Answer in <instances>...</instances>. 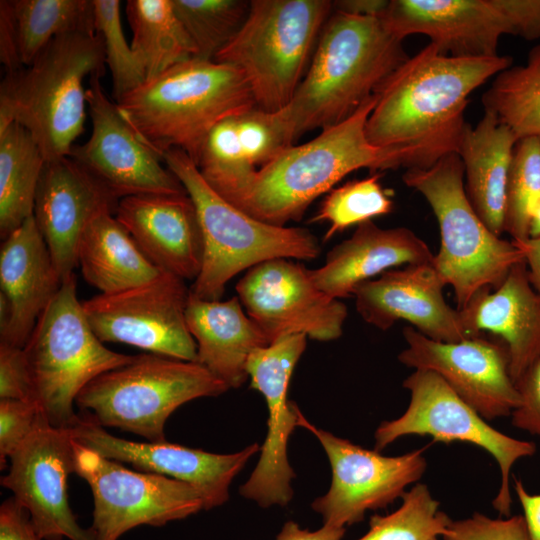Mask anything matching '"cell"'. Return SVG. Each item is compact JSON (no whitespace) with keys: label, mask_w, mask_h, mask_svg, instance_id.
<instances>
[{"label":"cell","mask_w":540,"mask_h":540,"mask_svg":"<svg viewBox=\"0 0 540 540\" xmlns=\"http://www.w3.org/2000/svg\"><path fill=\"white\" fill-rule=\"evenodd\" d=\"M510 66L508 56L454 57L429 43L376 90L367 139L376 147L403 151L407 170L428 169L442 157L458 154L469 124V95Z\"/></svg>","instance_id":"6da1fadb"},{"label":"cell","mask_w":540,"mask_h":540,"mask_svg":"<svg viewBox=\"0 0 540 540\" xmlns=\"http://www.w3.org/2000/svg\"><path fill=\"white\" fill-rule=\"evenodd\" d=\"M409 57L380 17L334 10L291 101L274 112L288 145L349 118Z\"/></svg>","instance_id":"7a4b0ae2"},{"label":"cell","mask_w":540,"mask_h":540,"mask_svg":"<svg viewBox=\"0 0 540 540\" xmlns=\"http://www.w3.org/2000/svg\"><path fill=\"white\" fill-rule=\"evenodd\" d=\"M376 99L374 94L349 118L312 140L284 149L257 170L233 205L260 221L285 226L300 221L317 197L356 170L405 168L403 151L376 147L367 139L366 122Z\"/></svg>","instance_id":"3957f363"},{"label":"cell","mask_w":540,"mask_h":540,"mask_svg":"<svg viewBox=\"0 0 540 540\" xmlns=\"http://www.w3.org/2000/svg\"><path fill=\"white\" fill-rule=\"evenodd\" d=\"M116 105L138 138L158 156L176 148L195 164L219 122L256 106L239 69L199 58L145 80Z\"/></svg>","instance_id":"277c9868"},{"label":"cell","mask_w":540,"mask_h":540,"mask_svg":"<svg viewBox=\"0 0 540 540\" xmlns=\"http://www.w3.org/2000/svg\"><path fill=\"white\" fill-rule=\"evenodd\" d=\"M104 64L99 34L56 37L27 68L6 72L0 85V129L17 122L32 135L46 161L68 156L84 131V80L103 73Z\"/></svg>","instance_id":"5b68a950"},{"label":"cell","mask_w":540,"mask_h":540,"mask_svg":"<svg viewBox=\"0 0 540 540\" xmlns=\"http://www.w3.org/2000/svg\"><path fill=\"white\" fill-rule=\"evenodd\" d=\"M159 157L192 199L204 242L203 264L190 292L215 301L238 273L268 260H313L320 255L318 238L306 228L277 226L243 212L214 191L196 164L180 149Z\"/></svg>","instance_id":"8992f818"},{"label":"cell","mask_w":540,"mask_h":540,"mask_svg":"<svg viewBox=\"0 0 540 540\" xmlns=\"http://www.w3.org/2000/svg\"><path fill=\"white\" fill-rule=\"evenodd\" d=\"M460 156L451 153L428 169H408L404 184L418 191L434 212L440 230V249L433 265L453 288L461 310L484 288L499 287L511 268L524 261L511 240L494 234L480 219L466 194Z\"/></svg>","instance_id":"52a82bcc"},{"label":"cell","mask_w":540,"mask_h":540,"mask_svg":"<svg viewBox=\"0 0 540 540\" xmlns=\"http://www.w3.org/2000/svg\"><path fill=\"white\" fill-rule=\"evenodd\" d=\"M332 12L328 0L250 1L243 25L213 60L243 73L258 108L280 111L302 81Z\"/></svg>","instance_id":"ba28073f"},{"label":"cell","mask_w":540,"mask_h":540,"mask_svg":"<svg viewBox=\"0 0 540 540\" xmlns=\"http://www.w3.org/2000/svg\"><path fill=\"white\" fill-rule=\"evenodd\" d=\"M24 351L34 400L47 423L61 429L75 424L76 398L89 382L134 359L108 349L95 335L77 297L74 274L38 318Z\"/></svg>","instance_id":"9c48e42d"},{"label":"cell","mask_w":540,"mask_h":540,"mask_svg":"<svg viewBox=\"0 0 540 540\" xmlns=\"http://www.w3.org/2000/svg\"><path fill=\"white\" fill-rule=\"evenodd\" d=\"M228 389L196 362L148 353L93 379L78 394L75 405L103 428H119L149 442H163L166 421L178 407Z\"/></svg>","instance_id":"30bf717a"},{"label":"cell","mask_w":540,"mask_h":540,"mask_svg":"<svg viewBox=\"0 0 540 540\" xmlns=\"http://www.w3.org/2000/svg\"><path fill=\"white\" fill-rule=\"evenodd\" d=\"M410 392L406 411L377 427L375 450L381 451L406 435L430 436L434 441L465 442L488 452L499 466L501 482L492 501L503 517L511 514L510 473L514 464L536 452L531 441L510 437L492 427L437 373L414 370L404 381Z\"/></svg>","instance_id":"8fae6325"},{"label":"cell","mask_w":540,"mask_h":540,"mask_svg":"<svg viewBox=\"0 0 540 540\" xmlns=\"http://www.w3.org/2000/svg\"><path fill=\"white\" fill-rule=\"evenodd\" d=\"M75 442V441H74ZM74 473L87 482L93 496L95 540H119L138 526L162 527L204 510L190 485L149 472L131 470L75 442Z\"/></svg>","instance_id":"7c38bea8"},{"label":"cell","mask_w":540,"mask_h":540,"mask_svg":"<svg viewBox=\"0 0 540 540\" xmlns=\"http://www.w3.org/2000/svg\"><path fill=\"white\" fill-rule=\"evenodd\" d=\"M185 280L162 271L155 279L82 302L95 335L152 354L196 362L197 347L186 322L190 289Z\"/></svg>","instance_id":"4fadbf2b"},{"label":"cell","mask_w":540,"mask_h":540,"mask_svg":"<svg viewBox=\"0 0 540 540\" xmlns=\"http://www.w3.org/2000/svg\"><path fill=\"white\" fill-rule=\"evenodd\" d=\"M298 426L315 435L330 462V488L311 505L323 524L346 528L361 522L367 511L386 508L402 498L426 471L425 447L385 456L317 428L301 412Z\"/></svg>","instance_id":"5bb4252c"},{"label":"cell","mask_w":540,"mask_h":540,"mask_svg":"<svg viewBox=\"0 0 540 540\" xmlns=\"http://www.w3.org/2000/svg\"><path fill=\"white\" fill-rule=\"evenodd\" d=\"M235 289L247 315L270 344L294 334L318 341L343 334L346 305L321 291L309 269L293 259H272L250 268Z\"/></svg>","instance_id":"9a60e30c"},{"label":"cell","mask_w":540,"mask_h":540,"mask_svg":"<svg viewBox=\"0 0 540 540\" xmlns=\"http://www.w3.org/2000/svg\"><path fill=\"white\" fill-rule=\"evenodd\" d=\"M102 75L94 73L86 90L91 135L85 143L75 144L68 156L118 202L139 194L186 192L160 157L138 138L116 102L108 99Z\"/></svg>","instance_id":"2e32d148"},{"label":"cell","mask_w":540,"mask_h":540,"mask_svg":"<svg viewBox=\"0 0 540 540\" xmlns=\"http://www.w3.org/2000/svg\"><path fill=\"white\" fill-rule=\"evenodd\" d=\"M307 338L304 334L282 337L253 351L247 361L250 387L259 391L267 404L268 429L257 465L240 493L261 507L285 506L293 497L290 483L295 473L287 446L301 411L288 399V386Z\"/></svg>","instance_id":"e0dca14e"},{"label":"cell","mask_w":540,"mask_h":540,"mask_svg":"<svg viewBox=\"0 0 540 540\" xmlns=\"http://www.w3.org/2000/svg\"><path fill=\"white\" fill-rule=\"evenodd\" d=\"M75 442L70 429L42 421L10 456L1 485L29 513L42 540H95L69 505L68 476L74 473Z\"/></svg>","instance_id":"ac0fdd59"},{"label":"cell","mask_w":540,"mask_h":540,"mask_svg":"<svg viewBox=\"0 0 540 540\" xmlns=\"http://www.w3.org/2000/svg\"><path fill=\"white\" fill-rule=\"evenodd\" d=\"M402 333L407 347L399 353V362L440 375L485 420L510 416L519 406L520 396L509 371L508 348L502 339L478 335L458 342H439L410 325Z\"/></svg>","instance_id":"d6986e66"},{"label":"cell","mask_w":540,"mask_h":540,"mask_svg":"<svg viewBox=\"0 0 540 540\" xmlns=\"http://www.w3.org/2000/svg\"><path fill=\"white\" fill-rule=\"evenodd\" d=\"M69 429L76 443L108 459L190 485L200 494L204 510L221 506L229 499L234 477L260 449L253 443L235 453L216 454L167 441H129L110 434L84 413L78 414Z\"/></svg>","instance_id":"ffe728a7"},{"label":"cell","mask_w":540,"mask_h":540,"mask_svg":"<svg viewBox=\"0 0 540 540\" xmlns=\"http://www.w3.org/2000/svg\"><path fill=\"white\" fill-rule=\"evenodd\" d=\"M445 281L433 263L392 268L358 285L355 307L368 324L388 330L405 320L426 337L439 342H458L473 336L461 313L445 300Z\"/></svg>","instance_id":"44dd1931"},{"label":"cell","mask_w":540,"mask_h":540,"mask_svg":"<svg viewBox=\"0 0 540 540\" xmlns=\"http://www.w3.org/2000/svg\"><path fill=\"white\" fill-rule=\"evenodd\" d=\"M380 18L399 38L423 34L454 57L498 56L500 37L516 35L502 0H391Z\"/></svg>","instance_id":"7402d4cb"},{"label":"cell","mask_w":540,"mask_h":540,"mask_svg":"<svg viewBox=\"0 0 540 540\" xmlns=\"http://www.w3.org/2000/svg\"><path fill=\"white\" fill-rule=\"evenodd\" d=\"M117 204L69 156L46 161L36 190L33 217L62 282L78 266L79 242L88 224L101 213H115Z\"/></svg>","instance_id":"603a6c76"},{"label":"cell","mask_w":540,"mask_h":540,"mask_svg":"<svg viewBox=\"0 0 540 540\" xmlns=\"http://www.w3.org/2000/svg\"><path fill=\"white\" fill-rule=\"evenodd\" d=\"M115 217L160 270L183 280L198 277L204 242L196 207L186 192L122 198Z\"/></svg>","instance_id":"cb8c5ba5"},{"label":"cell","mask_w":540,"mask_h":540,"mask_svg":"<svg viewBox=\"0 0 540 540\" xmlns=\"http://www.w3.org/2000/svg\"><path fill=\"white\" fill-rule=\"evenodd\" d=\"M427 243L407 227L382 228L373 220L357 225L352 236L334 246L325 263L309 269L313 283L327 295L343 299L355 288L392 268L433 263Z\"/></svg>","instance_id":"d4e9b609"},{"label":"cell","mask_w":540,"mask_h":540,"mask_svg":"<svg viewBox=\"0 0 540 540\" xmlns=\"http://www.w3.org/2000/svg\"><path fill=\"white\" fill-rule=\"evenodd\" d=\"M61 284L32 215L1 244L0 293L9 305V321L0 342L24 348Z\"/></svg>","instance_id":"484cf974"},{"label":"cell","mask_w":540,"mask_h":540,"mask_svg":"<svg viewBox=\"0 0 540 540\" xmlns=\"http://www.w3.org/2000/svg\"><path fill=\"white\" fill-rule=\"evenodd\" d=\"M491 290H480L459 311L471 336L489 331L505 342L515 383L540 358V294L529 280L525 260L515 264L503 283Z\"/></svg>","instance_id":"4316f807"},{"label":"cell","mask_w":540,"mask_h":540,"mask_svg":"<svg viewBox=\"0 0 540 540\" xmlns=\"http://www.w3.org/2000/svg\"><path fill=\"white\" fill-rule=\"evenodd\" d=\"M186 322L197 347L196 363L229 389L239 388L249 378L247 361L251 353L270 344L237 296L208 301L190 292Z\"/></svg>","instance_id":"83f0119b"},{"label":"cell","mask_w":540,"mask_h":540,"mask_svg":"<svg viewBox=\"0 0 540 540\" xmlns=\"http://www.w3.org/2000/svg\"><path fill=\"white\" fill-rule=\"evenodd\" d=\"M518 138L490 111L475 127L468 124L458 155L466 177V194L484 224L497 236L504 233L506 188Z\"/></svg>","instance_id":"f1b7e54d"},{"label":"cell","mask_w":540,"mask_h":540,"mask_svg":"<svg viewBox=\"0 0 540 540\" xmlns=\"http://www.w3.org/2000/svg\"><path fill=\"white\" fill-rule=\"evenodd\" d=\"M77 262L83 278L101 294L142 285L162 272L111 212L99 214L88 224L79 242Z\"/></svg>","instance_id":"f546056e"},{"label":"cell","mask_w":540,"mask_h":540,"mask_svg":"<svg viewBox=\"0 0 540 540\" xmlns=\"http://www.w3.org/2000/svg\"><path fill=\"white\" fill-rule=\"evenodd\" d=\"M46 159L19 123L0 129V236L2 240L33 215L38 182Z\"/></svg>","instance_id":"4dcf8cb0"},{"label":"cell","mask_w":540,"mask_h":540,"mask_svg":"<svg viewBox=\"0 0 540 540\" xmlns=\"http://www.w3.org/2000/svg\"><path fill=\"white\" fill-rule=\"evenodd\" d=\"M126 15L132 49L146 71V80L195 58L197 51L172 0H128Z\"/></svg>","instance_id":"1f68e13d"},{"label":"cell","mask_w":540,"mask_h":540,"mask_svg":"<svg viewBox=\"0 0 540 540\" xmlns=\"http://www.w3.org/2000/svg\"><path fill=\"white\" fill-rule=\"evenodd\" d=\"M23 66L33 63L56 37L94 34L93 0H9Z\"/></svg>","instance_id":"d6a6232c"},{"label":"cell","mask_w":540,"mask_h":540,"mask_svg":"<svg viewBox=\"0 0 540 540\" xmlns=\"http://www.w3.org/2000/svg\"><path fill=\"white\" fill-rule=\"evenodd\" d=\"M482 104L518 140L540 137V44L530 50L526 64L510 66L494 77Z\"/></svg>","instance_id":"836d02e7"},{"label":"cell","mask_w":540,"mask_h":540,"mask_svg":"<svg viewBox=\"0 0 540 540\" xmlns=\"http://www.w3.org/2000/svg\"><path fill=\"white\" fill-rule=\"evenodd\" d=\"M196 166L209 186L233 204L257 172L241 144L237 115L219 122L209 133Z\"/></svg>","instance_id":"e575fe53"},{"label":"cell","mask_w":540,"mask_h":540,"mask_svg":"<svg viewBox=\"0 0 540 540\" xmlns=\"http://www.w3.org/2000/svg\"><path fill=\"white\" fill-rule=\"evenodd\" d=\"M401 499L394 512L372 515L369 530L357 540H434L447 533L452 519L439 509L426 484H414Z\"/></svg>","instance_id":"d590c367"},{"label":"cell","mask_w":540,"mask_h":540,"mask_svg":"<svg viewBox=\"0 0 540 540\" xmlns=\"http://www.w3.org/2000/svg\"><path fill=\"white\" fill-rule=\"evenodd\" d=\"M172 5L195 45V58L213 60L243 25L250 1L172 0Z\"/></svg>","instance_id":"8d00e7d4"},{"label":"cell","mask_w":540,"mask_h":540,"mask_svg":"<svg viewBox=\"0 0 540 540\" xmlns=\"http://www.w3.org/2000/svg\"><path fill=\"white\" fill-rule=\"evenodd\" d=\"M382 174L355 179L330 190L322 200L311 223L327 222L329 228L324 241L353 225L387 215L393 211L394 202L389 190L380 183Z\"/></svg>","instance_id":"74e56055"},{"label":"cell","mask_w":540,"mask_h":540,"mask_svg":"<svg viewBox=\"0 0 540 540\" xmlns=\"http://www.w3.org/2000/svg\"><path fill=\"white\" fill-rule=\"evenodd\" d=\"M539 205L540 137H526L514 146L507 180L503 229L513 241L530 238Z\"/></svg>","instance_id":"f35d334b"},{"label":"cell","mask_w":540,"mask_h":540,"mask_svg":"<svg viewBox=\"0 0 540 540\" xmlns=\"http://www.w3.org/2000/svg\"><path fill=\"white\" fill-rule=\"evenodd\" d=\"M95 30L104 43L115 102L146 80V71L124 36L119 0H93Z\"/></svg>","instance_id":"ab89813d"},{"label":"cell","mask_w":540,"mask_h":540,"mask_svg":"<svg viewBox=\"0 0 540 540\" xmlns=\"http://www.w3.org/2000/svg\"><path fill=\"white\" fill-rule=\"evenodd\" d=\"M237 126L246 156L256 168L263 167L290 147L274 112L255 106L237 115Z\"/></svg>","instance_id":"60d3db41"},{"label":"cell","mask_w":540,"mask_h":540,"mask_svg":"<svg viewBox=\"0 0 540 540\" xmlns=\"http://www.w3.org/2000/svg\"><path fill=\"white\" fill-rule=\"evenodd\" d=\"M45 418L34 400L0 399V465L26 441Z\"/></svg>","instance_id":"b9f144b4"},{"label":"cell","mask_w":540,"mask_h":540,"mask_svg":"<svg viewBox=\"0 0 540 540\" xmlns=\"http://www.w3.org/2000/svg\"><path fill=\"white\" fill-rule=\"evenodd\" d=\"M443 540H530L523 515L491 518L480 512L452 520Z\"/></svg>","instance_id":"7bdbcfd3"},{"label":"cell","mask_w":540,"mask_h":540,"mask_svg":"<svg viewBox=\"0 0 540 540\" xmlns=\"http://www.w3.org/2000/svg\"><path fill=\"white\" fill-rule=\"evenodd\" d=\"M0 399L34 400L24 348L4 342H0Z\"/></svg>","instance_id":"ee69618b"},{"label":"cell","mask_w":540,"mask_h":540,"mask_svg":"<svg viewBox=\"0 0 540 540\" xmlns=\"http://www.w3.org/2000/svg\"><path fill=\"white\" fill-rule=\"evenodd\" d=\"M520 404L511 413V424L540 438V358L515 382Z\"/></svg>","instance_id":"f6af8a7d"},{"label":"cell","mask_w":540,"mask_h":540,"mask_svg":"<svg viewBox=\"0 0 540 540\" xmlns=\"http://www.w3.org/2000/svg\"><path fill=\"white\" fill-rule=\"evenodd\" d=\"M0 540H42L29 513L13 496L0 506Z\"/></svg>","instance_id":"bcb514c9"},{"label":"cell","mask_w":540,"mask_h":540,"mask_svg":"<svg viewBox=\"0 0 540 540\" xmlns=\"http://www.w3.org/2000/svg\"><path fill=\"white\" fill-rule=\"evenodd\" d=\"M0 61L6 72L23 68L9 0L0 1Z\"/></svg>","instance_id":"7dc6e473"},{"label":"cell","mask_w":540,"mask_h":540,"mask_svg":"<svg viewBox=\"0 0 540 540\" xmlns=\"http://www.w3.org/2000/svg\"><path fill=\"white\" fill-rule=\"evenodd\" d=\"M514 490L523 510L530 540H540V494H531L521 479L514 477Z\"/></svg>","instance_id":"c3c4849f"},{"label":"cell","mask_w":540,"mask_h":540,"mask_svg":"<svg viewBox=\"0 0 540 540\" xmlns=\"http://www.w3.org/2000/svg\"><path fill=\"white\" fill-rule=\"evenodd\" d=\"M346 528L323 524L315 531L301 528L294 521H287L275 540H341Z\"/></svg>","instance_id":"681fc988"},{"label":"cell","mask_w":540,"mask_h":540,"mask_svg":"<svg viewBox=\"0 0 540 540\" xmlns=\"http://www.w3.org/2000/svg\"><path fill=\"white\" fill-rule=\"evenodd\" d=\"M389 4L387 0H338L333 9L352 15L381 17Z\"/></svg>","instance_id":"f907efd6"},{"label":"cell","mask_w":540,"mask_h":540,"mask_svg":"<svg viewBox=\"0 0 540 540\" xmlns=\"http://www.w3.org/2000/svg\"><path fill=\"white\" fill-rule=\"evenodd\" d=\"M514 242L523 251L529 280L533 288L540 294V237H530L526 241Z\"/></svg>","instance_id":"816d5d0a"},{"label":"cell","mask_w":540,"mask_h":540,"mask_svg":"<svg viewBox=\"0 0 540 540\" xmlns=\"http://www.w3.org/2000/svg\"><path fill=\"white\" fill-rule=\"evenodd\" d=\"M531 238H539L540 237V205L538 207V210L535 214L532 227H531Z\"/></svg>","instance_id":"f5cc1de1"},{"label":"cell","mask_w":540,"mask_h":540,"mask_svg":"<svg viewBox=\"0 0 540 540\" xmlns=\"http://www.w3.org/2000/svg\"><path fill=\"white\" fill-rule=\"evenodd\" d=\"M434 540H439V539H434Z\"/></svg>","instance_id":"db71d44e"}]
</instances>
